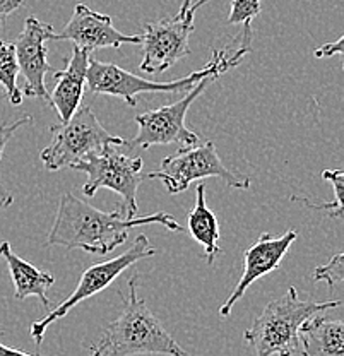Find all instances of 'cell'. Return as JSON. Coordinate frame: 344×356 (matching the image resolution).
Instances as JSON below:
<instances>
[{"label": "cell", "instance_id": "cell-14", "mask_svg": "<svg viewBox=\"0 0 344 356\" xmlns=\"http://www.w3.org/2000/svg\"><path fill=\"white\" fill-rule=\"evenodd\" d=\"M91 51L74 44L72 54L65 58L67 67L64 70H55V88L50 95L51 110L58 115L60 122L69 120L83 102L86 88V74L90 67Z\"/></svg>", "mask_w": 344, "mask_h": 356}, {"label": "cell", "instance_id": "cell-17", "mask_svg": "<svg viewBox=\"0 0 344 356\" xmlns=\"http://www.w3.org/2000/svg\"><path fill=\"white\" fill-rule=\"evenodd\" d=\"M187 229L192 238L204 247V257L207 264H213L214 259L221 254V233L216 214L207 206L204 184L197 185V188H195V204L190 209V213H188Z\"/></svg>", "mask_w": 344, "mask_h": 356}, {"label": "cell", "instance_id": "cell-1", "mask_svg": "<svg viewBox=\"0 0 344 356\" xmlns=\"http://www.w3.org/2000/svg\"><path fill=\"white\" fill-rule=\"evenodd\" d=\"M144 225H161L172 232H185L172 214L154 213L129 220L122 211L105 213L91 204L83 202L70 192H64L58 199L57 216L48 233L47 245H62L70 250L81 248L90 254L106 255L118 245L125 243L132 228Z\"/></svg>", "mask_w": 344, "mask_h": 356}, {"label": "cell", "instance_id": "cell-6", "mask_svg": "<svg viewBox=\"0 0 344 356\" xmlns=\"http://www.w3.org/2000/svg\"><path fill=\"white\" fill-rule=\"evenodd\" d=\"M120 146L112 144L99 153H90L70 168L88 175L83 185L86 197H95L99 188H110L122 197V213L125 218L138 216V191L142 181V158L129 156Z\"/></svg>", "mask_w": 344, "mask_h": 356}, {"label": "cell", "instance_id": "cell-11", "mask_svg": "<svg viewBox=\"0 0 344 356\" xmlns=\"http://www.w3.org/2000/svg\"><path fill=\"white\" fill-rule=\"evenodd\" d=\"M55 36L57 33L54 26L36 19L35 16H29L24 21L23 31L14 42L19 72L26 81L23 96L43 99L50 108L51 102L50 92L45 86V76L48 72L54 74L55 69L47 60V42H55Z\"/></svg>", "mask_w": 344, "mask_h": 356}, {"label": "cell", "instance_id": "cell-4", "mask_svg": "<svg viewBox=\"0 0 344 356\" xmlns=\"http://www.w3.org/2000/svg\"><path fill=\"white\" fill-rule=\"evenodd\" d=\"M338 307H341V300H302L297 288H290L281 298L265 305L243 337L254 348L255 356H293L298 350L300 325L319 312Z\"/></svg>", "mask_w": 344, "mask_h": 356}, {"label": "cell", "instance_id": "cell-10", "mask_svg": "<svg viewBox=\"0 0 344 356\" xmlns=\"http://www.w3.org/2000/svg\"><path fill=\"white\" fill-rule=\"evenodd\" d=\"M213 81L214 79L211 77H206V79L199 81L190 91H187V95L179 102L138 115L136 117L138 136L131 143H127V146L149 149L153 146H165V144H180L183 147L201 143L199 134L187 129L185 117H187V111L192 103Z\"/></svg>", "mask_w": 344, "mask_h": 356}, {"label": "cell", "instance_id": "cell-19", "mask_svg": "<svg viewBox=\"0 0 344 356\" xmlns=\"http://www.w3.org/2000/svg\"><path fill=\"white\" fill-rule=\"evenodd\" d=\"M322 178L325 181H329L334 191V200L332 202H312L310 199L306 197H298V195H293L291 200H300V202L306 204L312 209H319V211H325L331 218H336V220H341L343 218V207H344V200H343V192H344V172L343 170H325L322 172Z\"/></svg>", "mask_w": 344, "mask_h": 356}, {"label": "cell", "instance_id": "cell-16", "mask_svg": "<svg viewBox=\"0 0 344 356\" xmlns=\"http://www.w3.org/2000/svg\"><path fill=\"white\" fill-rule=\"evenodd\" d=\"M0 257L9 267L16 298L23 302L28 296H36L45 309H50V298H48L47 291L55 284V277L51 276V273L40 270L38 267L29 264L28 261L14 254L9 242L0 243Z\"/></svg>", "mask_w": 344, "mask_h": 356}, {"label": "cell", "instance_id": "cell-7", "mask_svg": "<svg viewBox=\"0 0 344 356\" xmlns=\"http://www.w3.org/2000/svg\"><path fill=\"white\" fill-rule=\"evenodd\" d=\"M211 177L221 178L228 187L238 191L250 188V178L227 168L211 140L194 146H183L175 154L163 158L160 170L146 175L149 180L163 181L168 194L172 195L182 194L190 187L192 181Z\"/></svg>", "mask_w": 344, "mask_h": 356}, {"label": "cell", "instance_id": "cell-15", "mask_svg": "<svg viewBox=\"0 0 344 356\" xmlns=\"http://www.w3.org/2000/svg\"><path fill=\"white\" fill-rule=\"evenodd\" d=\"M302 356H344V324L325 317V312L306 318L298 329Z\"/></svg>", "mask_w": 344, "mask_h": 356}, {"label": "cell", "instance_id": "cell-8", "mask_svg": "<svg viewBox=\"0 0 344 356\" xmlns=\"http://www.w3.org/2000/svg\"><path fill=\"white\" fill-rule=\"evenodd\" d=\"M153 255H156V248L151 245L149 238H147L146 235H138L131 247H129L122 255L112 259V261L99 262V264L88 267L83 273V276H81L79 284L74 289L72 295H70L65 302H62L57 309L48 312L42 321L33 322L29 334H31V337L35 339L36 346H42L48 325L64 318L74 307L83 303L84 300L91 298V296L98 295L103 289L108 288L120 274H124L125 270L131 266H134L136 262L149 259L153 257Z\"/></svg>", "mask_w": 344, "mask_h": 356}, {"label": "cell", "instance_id": "cell-5", "mask_svg": "<svg viewBox=\"0 0 344 356\" xmlns=\"http://www.w3.org/2000/svg\"><path fill=\"white\" fill-rule=\"evenodd\" d=\"M51 140L42 151L43 165L50 172L70 168L90 153H99L106 146H127L124 137L112 136L92 113L91 106H79L69 120L50 127Z\"/></svg>", "mask_w": 344, "mask_h": 356}, {"label": "cell", "instance_id": "cell-3", "mask_svg": "<svg viewBox=\"0 0 344 356\" xmlns=\"http://www.w3.org/2000/svg\"><path fill=\"white\" fill-rule=\"evenodd\" d=\"M138 280H129V295L124 296V310L106 325L101 339L91 346V356H187L185 350L165 329L160 318L138 296Z\"/></svg>", "mask_w": 344, "mask_h": 356}, {"label": "cell", "instance_id": "cell-13", "mask_svg": "<svg viewBox=\"0 0 344 356\" xmlns=\"http://www.w3.org/2000/svg\"><path fill=\"white\" fill-rule=\"evenodd\" d=\"M67 40L83 50L120 48L122 44H140V35H125L113 26L112 17L95 13L84 3H77L64 31L57 33L55 42Z\"/></svg>", "mask_w": 344, "mask_h": 356}, {"label": "cell", "instance_id": "cell-25", "mask_svg": "<svg viewBox=\"0 0 344 356\" xmlns=\"http://www.w3.org/2000/svg\"><path fill=\"white\" fill-rule=\"evenodd\" d=\"M2 336H3V332L0 331V339H2ZM0 356H38V355L24 353V351L14 350V348H9V346H6L3 343H0Z\"/></svg>", "mask_w": 344, "mask_h": 356}, {"label": "cell", "instance_id": "cell-12", "mask_svg": "<svg viewBox=\"0 0 344 356\" xmlns=\"http://www.w3.org/2000/svg\"><path fill=\"white\" fill-rule=\"evenodd\" d=\"M297 238V229H290V232L283 233V235L276 236V238L271 236V233H262L261 238L243 252L242 277L236 283L231 295L228 296L227 302L220 307L221 317H228L231 314L233 305L245 295L247 289L252 286L255 281L268 276L272 270L279 269L281 261L290 252V247Z\"/></svg>", "mask_w": 344, "mask_h": 356}, {"label": "cell", "instance_id": "cell-24", "mask_svg": "<svg viewBox=\"0 0 344 356\" xmlns=\"http://www.w3.org/2000/svg\"><path fill=\"white\" fill-rule=\"evenodd\" d=\"M23 3L24 0H0V28L6 24L7 17L16 13Z\"/></svg>", "mask_w": 344, "mask_h": 356}, {"label": "cell", "instance_id": "cell-18", "mask_svg": "<svg viewBox=\"0 0 344 356\" xmlns=\"http://www.w3.org/2000/svg\"><path fill=\"white\" fill-rule=\"evenodd\" d=\"M17 76H19V64H17L14 42L0 40V86L6 91L10 105L14 106L23 103V91L17 86Z\"/></svg>", "mask_w": 344, "mask_h": 356}, {"label": "cell", "instance_id": "cell-9", "mask_svg": "<svg viewBox=\"0 0 344 356\" xmlns=\"http://www.w3.org/2000/svg\"><path fill=\"white\" fill-rule=\"evenodd\" d=\"M206 0H199L185 14H177L172 19L149 21L144 24L140 44L142 62L139 69L149 76H160L183 57L190 54L188 38L194 31V17Z\"/></svg>", "mask_w": 344, "mask_h": 356}, {"label": "cell", "instance_id": "cell-21", "mask_svg": "<svg viewBox=\"0 0 344 356\" xmlns=\"http://www.w3.org/2000/svg\"><path fill=\"white\" fill-rule=\"evenodd\" d=\"M312 281H324L329 284V288L334 289L338 284H341L344 281V255L336 254L332 255L331 261L327 264L317 267L313 270Z\"/></svg>", "mask_w": 344, "mask_h": 356}, {"label": "cell", "instance_id": "cell-23", "mask_svg": "<svg viewBox=\"0 0 344 356\" xmlns=\"http://www.w3.org/2000/svg\"><path fill=\"white\" fill-rule=\"evenodd\" d=\"M343 54H344V36L338 38L336 42L325 43L322 44L320 48H316V50H313V55H316L317 58H329V57H336V55L343 57Z\"/></svg>", "mask_w": 344, "mask_h": 356}, {"label": "cell", "instance_id": "cell-26", "mask_svg": "<svg viewBox=\"0 0 344 356\" xmlns=\"http://www.w3.org/2000/svg\"><path fill=\"white\" fill-rule=\"evenodd\" d=\"M206 2H207V0H206ZM192 6H194V0H183V3H182V7H180L179 14H185L188 9H190Z\"/></svg>", "mask_w": 344, "mask_h": 356}, {"label": "cell", "instance_id": "cell-22", "mask_svg": "<svg viewBox=\"0 0 344 356\" xmlns=\"http://www.w3.org/2000/svg\"><path fill=\"white\" fill-rule=\"evenodd\" d=\"M261 0H231L229 7V24H247L261 14Z\"/></svg>", "mask_w": 344, "mask_h": 356}, {"label": "cell", "instance_id": "cell-20", "mask_svg": "<svg viewBox=\"0 0 344 356\" xmlns=\"http://www.w3.org/2000/svg\"><path fill=\"white\" fill-rule=\"evenodd\" d=\"M28 124H33V117H29V115L17 118L16 122H6V124L0 125V163H2L3 149H6L10 137L14 136V132L19 131L23 125H28ZM13 202H14V195L10 194L9 188H7L6 184H3L2 172H0V209H6V207L13 206Z\"/></svg>", "mask_w": 344, "mask_h": 356}, {"label": "cell", "instance_id": "cell-2", "mask_svg": "<svg viewBox=\"0 0 344 356\" xmlns=\"http://www.w3.org/2000/svg\"><path fill=\"white\" fill-rule=\"evenodd\" d=\"M229 47L223 50H214L213 57L201 70L188 74L182 79L168 81V83H154V81L142 79L129 70L115 64L91 58L86 74V84L95 95H108L120 98L134 108L138 105V96L146 92H187L190 91L199 81L211 77L216 81L233 67L242 64L243 58L249 55L250 43H252V22L243 24L242 31L233 38Z\"/></svg>", "mask_w": 344, "mask_h": 356}]
</instances>
